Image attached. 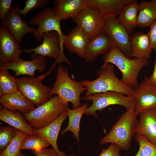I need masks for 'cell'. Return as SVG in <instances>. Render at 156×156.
Listing matches in <instances>:
<instances>
[{
  "label": "cell",
  "mask_w": 156,
  "mask_h": 156,
  "mask_svg": "<svg viewBox=\"0 0 156 156\" xmlns=\"http://www.w3.org/2000/svg\"><path fill=\"white\" fill-rule=\"evenodd\" d=\"M99 76L92 81L87 79L80 82L86 88L85 96L109 91L119 92L126 96H134L135 90L124 84L116 75L114 65L103 63L97 73Z\"/></svg>",
  "instance_id": "1"
},
{
  "label": "cell",
  "mask_w": 156,
  "mask_h": 156,
  "mask_svg": "<svg viewBox=\"0 0 156 156\" xmlns=\"http://www.w3.org/2000/svg\"><path fill=\"white\" fill-rule=\"evenodd\" d=\"M135 106L127 110L121 116L108 133L101 139L100 144L113 143L121 150L129 149L132 139L136 134L138 122Z\"/></svg>",
  "instance_id": "2"
},
{
  "label": "cell",
  "mask_w": 156,
  "mask_h": 156,
  "mask_svg": "<svg viewBox=\"0 0 156 156\" xmlns=\"http://www.w3.org/2000/svg\"><path fill=\"white\" fill-rule=\"evenodd\" d=\"M104 63H109L116 66L121 71V81L125 85L135 89L138 86V78L142 69L148 64V59L128 58L116 47L112 46L109 51L104 55Z\"/></svg>",
  "instance_id": "3"
},
{
  "label": "cell",
  "mask_w": 156,
  "mask_h": 156,
  "mask_svg": "<svg viewBox=\"0 0 156 156\" xmlns=\"http://www.w3.org/2000/svg\"><path fill=\"white\" fill-rule=\"evenodd\" d=\"M56 77L51 94H57L68 103L71 102L73 109L81 106L80 96L82 93L86 91V88L80 82L71 79L69 75L67 68H64L60 64L57 67Z\"/></svg>",
  "instance_id": "4"
},
{
  "label": "cell",
  "mask_w": 156,
  "mask_h": 156,
  "mask_svg": "<svg viewBox=\"0 0 156 156\" xmlns=\"http://www.w3.org/2000/svg\"><path fill=\"white\" fill-rule=\"evenodd\" d=\"M68 106V103L57 95L24 116L32 128L40 129L55 120Z\"/></svg>",
  "instance_id": "5"
},
{
  "label": "cell",
  "mask_w": 156,
  "mask_h": 156,
  "mask_svg": "<svg viewBox=\"0 0 156 156\" xmlns=\"http://www.w3.org/2000/svg\"><path fill=\"white\" fill-rule=\"evenodd\" d=\"M125 95L118 92L109 91L84 96L81 98L80 100L92 101V104L87 108L84 114L98 117L97 111H101L110 105H120L125 107L127 110L134 106L135 103L134 97Z\"/></svg>",
  "instance_id": "6"
},
{
  "label": "cell",
  "mask_w": 156,
  "mask_h": 156,
  "mask_svg": "<svg viewBox=\"0 0 156 156\" xmlns=\"http://www.w3.org/2000/svg\"><path fill=\"white\" fill-rule=\"evenodd\" d=\"M42 37L43 41L42 44L33 49H22V52L27 54L34 53L31 56L39 55L54 58L55 62L50 69L52 70L58 63L65 62L71 66V63L61 48L60 37L57 32L54 31L45 32Z\"/></svg>",
  "instance_id": "7"
},
{
  "label": "cell",
  "mask_w": 156,
  "mask_h": 156,
  "mask_svg": "<svg viewBox=\"0 0 156 156\" xmlns=\"http://www.w3.org/2000/svg\"><path fill=\"white\" fill-rule=\"evenodd\" d=\"M61 21L57 18L53 7H48L40 10L29 22L31 25L38 26L33 33L34 38L38 42L42 40V36L44 33L51 31L57 32L60 37L61 48L64 51L63 42L65 35L61 29Z\"/></svg>",
  "instance_id": "8"
},
{
  "label": "cell",
  "mask_w": 156,
  "mask_h": 156,
  "mask_svg": "<svg viewBox=\"0 0 156 156\" xmlns=\"http://www.w3.org/2000/svg\"><path fill=\"white\" fill-rule=\"evenodd\" d=\"M16 81L18 90L37 107L52 97V88L44 85L38 77L23 76L16 78Z\"/></svg>",
  "instance_id": "9"
},
{
  "label": "cell",
  "mask_w": 156,
  "mask_h": 156,
  "mask_svg": "<svg viewBox=\"0 0 156 156\" xmlns=\"http://www.w3.org/2000/svg\"><path fill=\"white\" fill-rule=\"evenodd\" d=\"M72 19L90 40L104 32L106 19L92 8H87Z\"/></svg>",
  "instance_id": "10"
},
{
  "label": "cell",
  "mask_w": 156,
  "mask_h": 156,
  "mask_svg": "<svg viewBox=\"0 0 156 156\" xmlns=\"http://www.w3.org/2000/svg\"><path fill=\"white\" fill-rule=\"evenodd\" d=\"M104 32L109 36L112 46L118 49L128 58L132 59L129 35L117 18L111 16L105 19Z\"/></svg>",
  "instance_id": "11"
},
{
  "label": "cell",
  "mask_w": 156,
  "mask_h": 156,
  "mask_svg": "<svg viewBox=\"0 0 156 156\" xmlns=\"http://www.w3.org/2000/svg\"><path fill=\"white\" fill-rule=\"evenodd\" d=\"M20 42L1 25L0 28V64L13 63L20 58L22 52Z\"/></svg>",
  "instance_id": "12"
},
{
  "label": "cell",
  "mask_w": 156,
  "mask_h": 156,
  "mask_svg": "<svg viewBox=\"0 0 156 156\" xmlns=\"http://www.w3.org/2000/svg\"><path fill=\"white\" fill-rule=\"evenodd\" d=\"M135 110L137 116L149 109L156 108V87L145 77L134 89Z\"/></svg>",
  "instance_id": "13"
},
{
  "label": "cell",
  "mask_w": 156,
  "mask_h": 156,
  "mask_svg": "<svg viewBox=\"0 0 156 156\" xmlns=\"http://www.w3.org/2000/svg\"><path fill=\"white\" fill-rule=\"evenodd\" d=\"M21 9L19 5L12 6L3 21L1 22V25L6 28L20 43L26 34L34 33L35 28L29 27L26 21L23 19L20 14Z\"/></svg>",
  "instance_id": "14"
},
{
  "label": "cell",
  "mask_w": 156,
  "mask_h": 156,
  "mask_svg": "<svg viewBox=\"0 0 156 156\" xmlns=\"http://www.w3.org/2000/svg\"><path fill=\"white\" fill-rule=\"evenodd\" d=\"M29 61L24 60L20 58L10 64H1L7 70H11L15 73V77L19 75H27L34 77L36 75L37 70L43 73L46 69L47 64L44 57L39 55L31 56Z\"/></svg>",
  "instance_id": "15"
},
{
  "label": "cell",
  "mask_w": 156,
  "mask_h": 156,
  "mask_svg": "<svg viewBox=\"0 0 156 156\" xmlns=\"http://www.w3.org/2000/svg\"><path fill=\"white\" fill-rule=\"evenodd\" d=\"M68 117L65 110L55 120L46 126L40 129H34L35 135L46 140L56 152L58 156H66L58 149L57 141L61 126Z\"/></svg>",
  "instance_id": "16"
},
{
  "label": "cell",
  "mask_w": 156,
  "mask_h": 156,
  "mask_svg": "<svg viewBox=\"0 0 156 156\" xmlns=\"http://www.w3.org/2000/svg\"><path fill=\"white\" fill-rule=\"evenodd\" d=\"M90 40L88 37L76 26L68 35H65L63 45L70 52L76 53L84 59L86 47Z\"/></svg>",
  "instance_id": "17"
},
{
  "label": "cell",
  "mask_w": 156,
  "mask_h": 156,
  "mask_svg": "<svg viewBox=\"0 0 156 156\" xmlns=\"http://www.w3.org/2000/svg\"><path fill=\"white\" fill-rule=\"evenodd\" d=\"M53 4L56 15L61 21L73 18L88 7V0H55Z\"/></svg>",
  "instance_id": "18"
},
{
  "label": "cell",
  "mask_w": 156,
  "mask_h": 156,
  "mask_svg": "<svg viewBox=\"0 0 156 156\" xmlns=\"http://www.w3.org/2000/svg\"><path fill=\"white\" fill-rule=\"evenodd\" d=\"M140 115L136 134L143 136L156 145V108L147 109Z\"/></svg>",
  "instance_id": "19"
},
{
  "label": "cell",
  "mask_w": 156,
  "mask_h": 156,
  "mask_svg": "<svg viewBox=\"0 0 156 156\" xmlns=\"http://www.w3.org/2000/svg\"><path fill=\"white\" fill-rule=\"evenodd\" d=\"M0 102L4 108L13 112L19 111L23 115L35 108L34 105L18 90L0 96Z\"/></svg>",
  "instance_id": "20"
},
{
  "label": "cell",
  "mask_w": 156,
  "mask_h": 156,
  "mask_svg": "<svg viewBox=\"0 0 156 156\" xmlns=\"http://www.w3.org/2000/svg\"><path fill=\"white\" fill-rule=\"evenodd\" d=\"M133 0H88V7L98 12L106 19L112 16L117 18L123 8Z\"/></svg>",
  "instance_id": "21"
},
{
  "label": "cell",
  "mask_w": 156,
  "mask_h": 156,
  "mask_svg": "<svg viewBox=\"0 0 156 156\" xmlns=\"http://www.w3.org/2000/svg\"><path fill=\"white\" fill-rule=\"evenodd\" d=\"M112 47L108 35L104 32L101 33L90 40L88 44L84 58L86 62H94L98 56L107 53Z\"/></svg>",
  "instance_id": "22"
},
{
  "label": "cell",
  "mask_w": 156,
  "mask_h": 156,
  "mask_svg": "<svg viewBox=\"0 0 156 156\" xmlns=\"http://www.w3.org/2000/svg\"><path fill=\"white\" fill-rule=\"evenodd\" d=\"M0 120L28 135H35L34 128L26 120L24 116L18 111L10 110L1 105Z\"/></svg>",
  "instance_id": "23"
},
{
  "label": "cell",
  "mask_w": 156,
  "mask_h": 156,
  "mask_svg": "<svg viewBox=\"0 0 156 156\" xmlns=\"http://www.w3.org/2000/svg\"><path fill=\"white\" fill-rule=\"evenodd\" d=\"M129 42L132 57L148 59L153 52L147 34L136 32L129 36Z\"/></svg>",
  "instance_id": "24"
},
{
  "label": "cell",
  "mask_w": 156,
  "mask_h": 156,
  "mask_svg": "<svg viewBox=\"0 0 156 156\" xmlns=\"http://www.w3.org/2000/svg\"><path fill=\"white\" fill-rule=\"evenodd\" d=\"M139 4L137 0H133L123 8L117 18L129 34H131L137 26Z\"/></svg>",
  "instance_id": "25"
},
{
  "label": "cell",
  "mask_w": 156,
  "mask_h": 156,
  "mask_svg": "<svg viewBox=\"0 0 156 156\" xmlns=\"http://www.w3.org/2000/svg\"><path fill=\"white\" fill-rule=\"evenodd\" d=\"M156 20V0H143L139 4L137 26L147 27Z\"/></svg>",
  "instance_id": "26"
},
{
  "label": "cell",
  "mask_w": 156,
  "mask_h": 156,
  "mask_svg": "<svg viewBox=\"0 0 156 156\" xmlns=\"http://www.w3.org/2000/svg\"><path fill=\"white\" fill-rule=\"evenodd\" d=\"M88 107L87 103H84L79 107L72 109L68 107L65 109L69 118L68 123L67 127L61 132V134L64 135L67 132L71 131L78 142L80 141L79 132L80 123L81 118Z\"/></svg>",
  "instance_id": "27"
},
{
  "label": "cell",
  "mask_w": 156,
  "mask_h": 156,
  "mask_svg": "<svg viewBox=\"0 0 156 156\" xmlns=\"http://www.w3.org/2000/svg\"><path fill=\"white\" fill-rule=\"evenodd\" d=\"M18 90L15 77L0 64V96L15 92Z\"/></svg>",
  "instance_id": "28"
},
{
  "label": "cell",
  "mask_w": 156,
  "mask_h": 156,
  "mask_svg": "<svg viewBox=\"0 0 156 156\" xmlns=\"http://www.w3.org/2000/svg\"><path fill=\"white\" fill-rule=\"evenodd\" d=\"M26 133L17 129L15 135L0 156H16L21 151V145L27 136Z\"/></svg>",
  "instance_id": "29"
},
{
  "label": "cell",
  "mask_w": 156,
  "mask_h": 156,
  "mask_svg": "<svg viewBox=\"0 0 156 156\" xmlns=\"http://www.w3.org/2000/svg\"><path fill=\"white\" fill-rule=\"evenodd\" d=\"M49 144L45 140L36 135H27L23 141L21 150L29 149L39 151L49 146Z\"/></svg>",
  "instance_id": "30"
},
{
  "label": "cell",
  "mask_w": 156,
  "mask_h": 156,
  "mask_svg": "<svg viewBox=\"0 0 156 156\" xmlns=\"http://www.w3.org/2000/svg\"><path fill=\"white\" fill-rule=\"evenodd\" d=\"M135 140L139 143V149L134 156H156V145L141 135L136 134Z\"/></svg>",
  "instance_id": "31"
},
{
  "label": "cell",
  "mask_w": 156,
  "mask_h": 156,
  "mask_svg": "<svg viewBox=\"0 0 156 156\" xmlns=\"http://www.w3.org/2000/svg\"><path fill=\"white\" fill-rule=\"evenodd\" d=\"M17 129L12 127H0V152L2 153L14 137Z\"/></svg>",
  "instance_id": "32"
},
{
  "label": "cell",
  "mask_w": 156,
  "mask_h": 156,
  "mask_svg": "<svg viewBox=\"0 0 156 156\" xmlns=\"http://www.w3.org/2000/svg\"><path fill=\"white\" fill-rule=\"evenodd\" d=\"M48 0H28L26 1L23 8L20 12L21 15L25 16L30 11L38 10L47 5L49 3Z\"/></svg>",
  "instance_id": "33"
},
{
  "label": "cell",
  "mask_w": 156,
  "mask_h": 156,
  "mask_svg": "<svg viewBox=\"0 0 156 156\" xmlns=\"http://www.w3.org/2000/svg\"><path fill=\"white\" fill-rule=\"evenodd\" d=\"M121 150L116 144L111 143L107 149L103 148L101 154L98 156H122L119 153Z\"/></svg>",
  "instance_id": "34"
},
{
  "label": "cell",
  "mask_w": 156,
  "mask_h": 156,
  "mask_svg": "<svg viewBox=\"0 0 156 156\" xmlns=\"http://www.w3.org/2000/svg\"><path fill=\"white\" fill-rule=\"evenodd\" d=\"M150 27V29L147 34L151 49L156 52V20Z\"/></svg>",
  "instance_id": "35"
},
{
  "label": "cell",
  "mask_w": 156,
  "mask_h": 156,
  "mask_svg": "<svg viewBox=\"0 0 156 156\" xmlns=\"http://www.w3.org/2000/svg\"><path fill=\"white\" fill-rule=\"evenodd\" d=\"M12 0H0V18L2 21L8 13L11 6Z\"/></svg>",
  "instance_id": "36"
},
{
  "label": "cell",
  "mask_w": 156,
  "mask_h": 156,
  "mask_svg": "<svg viewBox=\"0 0 156 156\" xmlns=\"http://www.w3.org/2000/svg\"><path fill=\"white\" fill-rule=\"evenodd\" d=\"M33 154L36 156H58L53 148H43L39 151L32 150Z\"/></svg>",
  "instance_id": "37"
},
{
  "label": "cell",
  "mask_w": 156,
  "mask_h": 156,
  "mask_svg": "<svg viewBox=\"0 0 156 156\" xmlns=\"http://www.w3.org/2000/svg\"><path fill=\"white\" fill-rule=\"evenodd\" d=\"M148 78L150 81L156 87V55L154 61L153 72L151 76Z\"/></svg>",
  "instance_id": "38"
},
{
  "label": "cell",
  "mask_w": 156,
  "mask_h": 156,
  "mask_svg": "<svg viewBox=\"0 0 156 156\" xmlns=\"http://www.w3.org/2000/svg\"><path fill=\"white\" fill-rule=\"evenodd\" d=\"M16 156H27L24 154H23V153L21 152L20 151L18 153V154H17V155H16Z\"/></svg>",
  "instance_id": "39"
},
{
  "label": "cell",
  "mask_w": 156,
  "mask_h": 156,
  "mask_svg": "<svg viewBox=\"0 0 156 156\" xmlns=\"http://www.w3.org/2000/svg\"><path fill=\"white\" fill-rule=\"evenodd\" d=\"M69 156H75V155H70Z\"/></svg>",
  "instance_id": "40"
}]
</instances>
